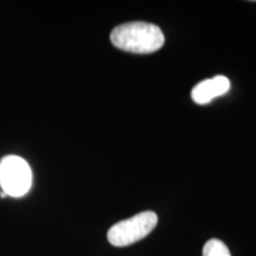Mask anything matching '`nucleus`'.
I'll return each mask as SVG.
<instances>
[{
	"mask_svg": "<svg viewBox=\"0 0 256 256\" xmlns=\"http://www.w3.org/2000/svg\"><path fill=\"white\" fill-rule=\"evenodd\" d=\"M229 89L230 81L228 78L220 75L215 76L212 78L204 80L194 86L191 92V98L197 104H206L215 98L226 94Z\"/></svg>",
	"mask_w": 256,
	"mask_h": 256,
	"instance_id": "nucleus-4",
	"label": "nucleus"
},
{
	"mask_svg": "<svg viewBox=\"0 0 256 256\" xmlns=\"http://www.w3.org/2000/svg\"><path fill=\"white\" fill-rule=\"evenodd\" d=\"M110 40L114 46L127 52L152 54L164 46L165 36L154 24L132 22L115 28Z\"/></svg>",
	"mask_w": 256,
	"mask_h": 256,
	"instance_id": "nucleus-1",
	"label": "nucleus"
},
{
	"mask_svg": "<svg viewBox=\"0 0 256 256\" xmlns=\"http://www.w3.org/2000/svg\"><path fill=\"white\" fill-rule=\"evenodd\" d=\"M32 171L22 156H6L0 160V186L8 197H23L30 191Z\"/></svg>",
	"mask_w": 256,
	"mask_h": 256,
	"instance_id": "nucleus-3",
	"label": "nucleus"
},
{
	"mask_svg": "<svg viewBox=\"0 0 256 256\" xmlns=\"http://www.w3.org/2000/svg\"><path fill=\"white\" fill-rule=\"evenodd\" d=\"M203 256H232L228 247L220 240L212 238L206 243L203 248Z\"/></svg>",
	"mask_w": 256,
	"mask_h": 256,
	"instance_id": "nucleus-5",
	"label": "nucleus"
},
{
	"mask_svg": "<svg viewBox=\"0 0 256 256\" xmlns=\"http://www.w3.org/2000/svg\"><path fill=\"white\" fill-rule=\"evenodd\" d=\"M158 216L153 211H144L130 218L114 224L108 230V241L114 247H126L145 238L156 226Z\"/></svg>",
	"mask_w": 256,
	"mask_h": 256,
	"instance_id": "nucleus-2",
	"label": "nucleus"
}]
</instances>
